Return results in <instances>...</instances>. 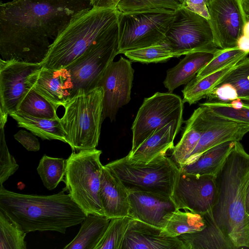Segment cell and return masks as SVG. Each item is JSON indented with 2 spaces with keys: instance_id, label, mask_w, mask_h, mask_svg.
I'll return each instance as SVG.
<instances>
[{
  "instance_id": "1",
  "label": "cell",
  "mask_w": 249,
  "mask_h": 249,
  "mask_svg": "<svg viewBox=\"0 0 249 249\" xmlns=\"http://www.w3.org/2000/svg\"><path fill=\"white\" fill-rule=\"evenodd\" d=\"M92 7L90 0L1 2L0 59L41 64L63 31Z\"/></svg>"
},
{
  "instance_id": "2",
  "label": "cell",
  "mask_w": 249,
  "mask_h": 249,
  "mask_svg": "<svg viewBox=\"0 0 249 249\" xmlns=\"http://www.w3.org/2000/svg\"><path fill=\"white\" fill-rule=\"evenodd\" d=\"M215 177L217 196L211 211L203 215L206 226L186 234L185 241L190 249H249V154L240 141L234 142Z\"/></svg>"
},
{
  "instance_id": "3",
  "label": "cell",
  "mask_w": 249,
  "mask_h": 249,
  "mask_svg": "<svg viewBox=\"0 0 249 249\" xmlns=\"http://www.w3.org/2000/svg\"><path fill=\"white\" fill-rule=\"evenodd\" d=\"M0 209L26 233L56 231L81 223L87 216L83 210L63 190L52 195L21 194L0 186Z\"/></svg>"
},
{
  "instance_id": "4",
  "label": "cell",
  "mask_w": 249,
  "mask_h": 249,
  "mask_svg": "<svg viewBox=\"0 0 249 249\" xmlns=\"http://www.w3.org/2000/svg\"><path fill=\"white\" fill-rule=\"evenodd\" d=\"M116 9L92 7L74 19L50 47L43 67L60 70L78 59L92 44L118 26Z\"/></svg>"
},
{
  "instance_id": "5",
  "label": "cell",
  "mask_w": 249,
  "mask_h": 249,
  "mask_svg": "<svg viewBox=\"0 0 249 249\" xmlns=\"http://www.w3.org/2000/svg\"><path fill=\"white\" fill-rule=\"evenodd\" d=\"M103 98L102 86L87 92L80 89L63 106L60 122L72 152L97 146L103 121Z\"/></svg>"
},
{
  "instance_id": "6",
  "label": "cell",
  "mask_w": 249,
  "mask_h": 249,
  "mask_svg": "<svg viewBox=\"0 0 249 249\" xmlns=\"http://www.w3.org/2000/svg\"><path fill=\"white\" fill-rule=\"evenodd\" d=\"M102 153L96 148L72 152L67 159L65 190L87 215L105 216L99 195Z\"/></svg>"
},
{
  "instance_id": "7",
  "label": "cell",
  "mask_w": 249,
  "mask_h": 249,
  "mask_svg": "<svg viewBox=\"0 0 249 249\" xmlns=\"http://www.w3.org/2000/svg\"><path fill=\"white\" fill-rule=\"evenodd\" d=\"M105 166L128 191L149 192L170 197L179 171L176 163L166 155L147 163L133 161L126 156Z\"/></svg>"
},
{
  "instance_id": "8",
  "label": "cell",
  "mask_w": 249,
  "mask_h": 249,
  "mask_svg": "<svg viewBox=\"0 0 249 249\" xmlns=\"http://www.w3.org/2000/svg\"><path fill=\"white\" fill-rule=\"evenodd\" d=\"M175 17V13L119 12L118 54L164 42Z\"/></svg>"
},
{
  "instance_id": "9",
  "label": "cell",
  "mask_w": 249,
  "mask_h": 249,
  "mask_svg": "<svg viewBox=\"0 0 249 249\" xmlns=\"http://www.w3.org/2000/svg\"><path fill=\"white\" fill-rule=\"evenodd\" d=\"M118 44L117 26L65 68L71 85V98L79 89L87 92L99 87L107 67L118 54Z\"/></svg>"
},
{
  "instance_id": "10",
  "label": "cell",
  "mask_w": 249,
  "mask_h": 249,
  "mask_svg": "<svg viewBox=\"0 0 249 249\" xmlns=\"http://www.w3.org/2000/svg\"><path fill=\"white\" fill-rule=\"evenodd\" d=\"M164 42L176 57L198 52H215L219 49L213 43L209 21L184 7L176 12Z\"/></svg>"
},
{
  "instance_id": "11",
  "label": "cell",
  "mask_w": 249,
  "mask_h": 249,
  "mask_svg": "<svg viewBox=\"0 0 249 249\" xmlns=\"http://www.w3.org/2000/svg\"><path fill=\"white\" fill-rule=\"evenodd\" d=\"M183 102L173 93L156 92L145 98L133 122L132 152L156 131L176 120H182Z\"/></svg>"
},
{
  "instance_id": "12",
  "label": "cell",
  "mask_w": 249,
  "mask_h": 249,
  "mask_svg": "<svg viewBox=\"0 0 249 249\" xmlns=\"http://www.w3.org/2000/svg\"><path fill=\"white\" fill-rule=\"evenodd\" d=\"M189 120L201 131V135L184 165L193 162L204 152L219 144L240 141L249 132V124L218 116L200 105Z\"/></svg>"
},
{
  "instance_id": "13",
  "label": "cell",
  "mask_w": 249,
  "mask_h": 249,
  "mask_svg": "<svg viewBox=\"0 0 249 249\" xmlns=\"http://www.w3.org/2000/svg\"><path fill=\"white\" fill-rule=\"evenodd\" d=\"M216 196L214 176L189 174L179 169L171 197L177 209L203 215L211 211Z\"/></svg>"
},
{
  "instance_id": "14",
  "label": "cell",
  "mask_w": 249,
  "mask_h": 249,
  "mask_svg": "<svg viewBox=\"0 0 249 249\" xmlns=\"http://www.w3.org/2000/svg\"><path fill=\"white\" fill-rule=\"evenodd\" d=\"M41 64L0 59V111L8 115L18 111L23 98L32 89V76L39 71Z\"/></svg>"
},
{
  "instance_id": "15",
  "label": "cell",
  "mask_w": 249,
  "mask_h": 249,
  "mask_svg": "<svg viewBox=\"0 0 249 249\" xmlns=\"http://www.w3.org/2000/svg\"><path fill=\"white\" fill-rule=\"evenodd\" d=\"M207 5L215 46L220 49L236 46L245 23L240 0H209Z\"/></svg>"
},
{
  "instance_id": "16",
  "label": "cell",
  "mask_w": 249,
  "mask_h": 249,
  "mask_svg": "<svg viewBox=\"0 0 249 249\" xmlns=\"http://www.w3.org/2000/svg\"><path fill=\"white\" fill-rule=\"evenodd\" d=\"M134 73L130 61L122 56L107 67L99 85L104 89L103 121L114 120L119 108L130 101Z\"/></svg>"
},
{
  "instance_id": "17",
  "label": "cell",
  "mask_w": 249,
  "mask_h": 249,
  "mask_svg": "<svg viewBox=\"0 0 249 249\" xmlns=\"http://www.w3.org/2000/svg\"><path fill=\"white\" fill-rule=\"evenodd\" d=\"M128 192V216L149 225L164 229L177 209L170 196L145 191Z\"/></svg>"
},
{
  "instance_id": "18",
  "label": "cell",
  "mask_w": 249,
  "mask_h": 249,
  "mask_svg": "<svg viewBox=\"0 0 249 249\" xmlns=\"http://www.w3.org/2000/svg\"><path fill=\"white\" fill-rule=\"evenodd\" d=\"M121 249H187L178 237L168 236L163 229L130 220Z\"/></svg>"
},
{
  "instance_id": "19",
  "label": "cell",
  "mask_w": 249,
  "mask_h": 249,
  "mask_svg": "<svg viewBox=\"0 0 249 249\" xmlns=\"http://www.w3.org/2000/svg\"><path fill=\"white\" fill-rule=\"evenodd\" d=\"M31 88L49 102L57 110L71 98V83L66 70L42 67L31 80Z\"/></svg>"
},
{
  "instance_id": "20",
  "label": "cell",
  "mask_w": 249,
  "mask_h": 249,
  "mask_svg": "<svg viewBox=\"0 0 249 249\" xmlns=\"http://www.w3.org/2000/svg\"><path fill=\"white\" fill-rule=\"evenodd\" d=\"M99 195L104 215L107 218L128 216V190L105 165L102 170Z\"/></svg>"
},
{
  "instance_id": "21",
  "label": "cell",
  "mask_w": 249,
  "mask_h": 249,
  "mask_svg": "<svg viewBox=\"0 0 249 249\" xmlns=\"http://www.w3.org/2000/svg\"><path fill=\"white\" fill-rule=\"evenodd\" d=\"M182 120H176L156 131L127 158L135 162L147 163L161 155H166L174 147V141L180 130Z\"/></svg>"
},
{
  "instance_id": "22",
  "label": "cell",
  "mask_w": 249,
  "mask_h": 249,
  "mask_svg": "<svg viewBox=\"0 0 249 249\" xmlns=\"http://www.w3.org/2000/svg\"><path fill=\"white\" fill-rule=\"evenodd\" d=\"M216 51L187 54L177 65L167 70L163 84L169 92L172 93L176 88L191 81L213 59Z\"/></svg>"
},
{
  "instance_id": "23",
  "label": "cell",
  "mask_w": 249,
  "mask_h": 249,
  "mask_svg": "<svg viewBox=\"0 0 249 249\" xmlns=\"http://www.w3.org/2000/svg\"><path fill=\"white\" fill-rule=\"evenodd\" d=\"M235 141L216 145L202 154L196 160L179 167L184 173L215 176L232 149Z\"/></svg>"
},
{
  "instance_id": "24",
  "label": "cell",
  "mask_w": 249,
  "mask_h": 249,
  "mask_svg": "<svg viewBox=\"0 0 249 249\" xmlns=\"http://www.w3.org/2000/svg\"><path fill=\"white\" fill-rule=\"evenodd\" d=\"M104 215L89 213L81 222L79 232L64 249H95L110 221Z\"/></svg>"
},
{
  "instance_id": "25",
  "label": "cell",
  "mask_w": 249,
  "mask_h": 249,
  "mask_svg": "<svg viewBox=\"0 0 249 249\" xmlns=\"http://www.w3.org/2000/svg\"><path fill=\"white\" fill-rule=\"evenodd\" d=\"M17 122L18 126L29 130L42 140H59L67 143L66 133L60 118H40L17 111L9 114Z\"/></svg>"
},
{
  "instance_id": "26",
  "label": "cell",
  "mask_w": 249,
  "mask_h": 249,
  "mask_svg": "<svg viewBox=\"0 0 249 249\" xmlns=\"http://www.w3.org/2000/svg\"><path fill=\"white\" fill-rule=\"evenodd\" d=\"M238 62H234L200 80L196 81L192 79L186 84L182 91L183 103H188L191 105L206 97L212 90L220 84Z\"/></svg>"
},
{
  "instance_id": "27",
  "label": "cell",
  "mask_w": 249,
  "mask_h": 249,
  "mask_svg": "<svg viewBox=\"0 0 249 249\" xmlns=\"http://www.w3.org/2000/svg\"><path fill=\"white\" fill-rule=\"evenodd\" d=\"M206 226L203 215L189 210L177 209L168 219L163 230L169 236H178L199 231Z\"/></svg>"
},
{
  "instance_id": "28",
  "label": "cell",
  "mask_w": 249,
  "mask_h": 249,
  "mask_svg": "<svg viewBox=\"0 0 249 249\" xmlns=\"http://www.w3.org/2000/svg\"><path fill=\"white\" fill-rule=\"evenodd\" d=\"M185 0H121L116 9L122 13L158 12L175 14Z\"/></svg>"
},
{
  "instance_id": "29",
  "label": "cell",
  "mask_w": 249,
  "mask_h": 249,
  "mask_svg": "<svg viewBox=\"0 0 249 249\" xmlns=\"http://www.w3.org/2000/svg\"><path fill=\"white\" fill-rule=\"evenodd\" d=\"M67 160L44 155L39 161L37 172L44 186L52 190L61 181H64Z\"/></svg>"
},
{
  "instance_id": "30",
  "label": "cell",
  "mask_w": 249,
  "mask_h": 249,
  "mask_svg": "<svg viewBox=\"0 0 249 249\" xmlns=\"http://www.w3.org/2000/svg\"><path fill=\"white\" fill-rule=\"evenodd\" d=\"M26 234L0 209V249H26Z\"/></svg>"
},
{
  "instance_id": "31",
  "label": "cell",
  "mask_w": 249,
  "mask_h": 249,
  "mask_svg": "<svg viewBox=\"0 0 249 249\" xmlns=\"http://www.w3.org/2000/svg\"><path fill=\"white\" fill-rule=\"evenodd\" d=\"M18 111L40 118H59L53 105L32 89L23 98Z\"/></svg>"
},
{
  "instance_id": "32",
  "label": "cell",
  "mask_w": 249,
  "mask_h": 249,
  "mask_svg": "<svg viewBox=\"0 0 249 249\" xmlns=\"http://www.w3.org/2000/svg\"><path fill=\"white\" fill-rule=\"evenodd\" d=\"M201 135V131L189 119L182 136L173 148L171 158L179 167L184 163L196 146Z\"/></svg>"
},
{
  "instance_id": "33",
  "label": "cell",
  "mask_w": 249,
  "mask_h": 249,
  "mask_svg": "<svg viewBox=\"0 0 249 249\" xmlns=\"http://www.w3.org/2000/svg\"><path fill=\"white\" fill-rule=\"evenodd\" d=\"M248 54L240 50L237 46L225 49H219L213 59L197 73L193 80H200L234 62H240L247 57Z\"/></svg>"
},
{
  "instance_id": "34",
  "label": "cell",
  "mask_w": 249,
  "mask_h": 249,
  "mask_svg": "<svg viewBox=\"0 0 249 249\" xmlns=\"http://www.w3.org/2000/svg\"><path fill=\"white\" fill-rule=\"evenodd\" d=\"M124 55L134 62L142 63H158L176 57L164 42L125 52Z\"/></svg>"
},
{
  "instance_id": "35",
  "label": "cell",
  "mask_w": 249,
  "mask_h": 249,
  "mask_svg": "<svg viewBox=\"0 0 249 249\" xmlns=\"http://www.w3.org/2000/svg\"><path fill=\"white\" fill-rule=\"evenodd\" d=\"M131 219L128 216L111 219L95 249H121Z\"/></svg>"
},
{
  "instance_id": "36",
  "label": "cell",
  "mask_w": 249,
  "mask_h": 249,
  "mask_svg": "<svg viewBox=\"0 0 249 249\" xmlns=\"http://www.w3.org/2000/svg\"><path fill=\"white\" fill-rule=\"evenodd\" d=\"M225 83L235 88L239 99L249 102V57L238 62L219 85Z\"/></svg>"
},
{
  "instance_id": "37",
  "label": "cell",
  "mask_w": 249,
  "mask_h": 249,
  "mask_svg": "<svg viewBox=\"0 0 249 249\" xmlns=\"http://www.w3.org/2000/svg\"><path fill=\"white\" fill-rule=\"evenodd\" d=\"M244 101L242 107L235 109L228 103L208 101L200 105L207 107L215 115L228 120L249 124V102Z\"/></svg>"
},
{
  "instance_id": "38",
  "label": "cell",
  "mask_w": 249,
  "mask_h": 249,
  "mask_svg": "<svg viewBox=\"0 0 249 249\" xmlns=\"http://www.w3.org/2000/svg\"><path fill=\"white\" fill-rule=\"evenodd\" d=\"M19 166L9 151L6 144L4 125H0V186L18 169Z\"/></svg>"
},
{
  "instance_id": "39",
  "label": "cell",
  "mask_w": 249,
  "mask_h": 249,
  "mask_svg": "<svg viewBox=\"0 0 249 249\" xmlns=\"http://www.w3.org/2000/svg\"><path fill=\"white\" fill-rule=\"evenodd\" d=\"M210 101L228 103L237 99L238 95L235 88L230 84L219 85L207 96Z\"/></svg>"
},
{
  "instance_id": "40",
  "label": "cell",
  "mask_w": 249,
  "mask_h": 249,
  "mask_svg": "<svg viewBox=\"0 0 249 249\" xmlns=\"http://www.w3.org/2000/svg\"><path fill=\"white\" fill-rule=\"evenodd\" d=\"M14 137L28 151L36 152L39 150V141L32 133L20 130L14 135Z\"/></svg>"
},
{
  "instance_id": "41",
  "label": "cell",
  "mask_w": 249,
  "mask_h": 249,
  "mask_svg": "<svg viewBox=\"0 0 249 249\" xmlns=\"http://www.w3.org/2000/svg\"><path fill=\"white\" fill-rule=\"evenodd\" d=\"M183 7L199 15L208 20L210 19V15L205 0H186L184 3Z\"/></svg>"
},
{
  "instance_id": "42",
  "label": "cell",
  "mask_w": 249,
  "mask_h": 249,
  "mask_svg": "<svg viewBox=\"0 0 249 249\" xmlns=\"http://www.w3.org/2000/svg\"><path fill=\"white\" fill-rule=\"evenodd\" d=\"M93 7L116 9L121 0H90Z\"/></svg>"
},
{
  "instance_id": "43",
  "label": "cell",
  "mask_w": 249,
  "mask_h": 249,
  "mask_svg": "<svg viewBox=\"0 0 249 249\" xmlns=\"http://www.w3.org/2000/svg\"><path fill=\"white\" fill-rule=\"evenodd\" d=\"M236 46L242 51L249 54V37L244 35L241 36L237 41Z\"/></svg>"
},
{
  "instance_id": "44",
  "label": "cell",
  "mask_w": 249,
  "mask_h": 249,
  "mask_svg": "<svg viewBox=\"0 0 249 249\" xmlns=\"http://www.w3.org/2000/svg\"><path fill=\"white\" fill-rule=\"evenodd\" d=\"M243 35L249 37V19L246 21L243 29Z\"/></svg>"
},
{
  "instance_id": "45",
  "label": "cell",
  "mask_w": 249,
  "mask_h": 249,
  "mask_svg": "<svg viewBox=\"0 0 249 249\" xmlns=\"http://www.w3.org/2000/svg\"><path fill=\"white\" fill-rule=\"evenodd\" d=\"M246 211L247 214L249 216V187L247 192L246 199Z\"/></svg>"
},
{
  "instance_id": "46",
  "label": "cell",
  "mask_w": 249,
  "mask_h": 249,
  "mask_svg": "<svg viewBox=\"0 0 249 249\" xmlns=\"http://www.w3.org/2000/svg\"><path fill=\"white\" fill-rule=\"evenodd\" d=\"M186 0H185V1H186ZM209 0H205L206 3H207L208 1H209Z\"/></svg>"
},
{
  "instance_id": "47",
  "label": "cell",
  "mask_w": 249,
  "mask_h": 249,
  "mask_svg": "<svg viewBox=\"0 0 249 249\" xmlns=\"http://www.w3.org/2000/svg\"><path fill=\"white\" fill-rule=\"evenodd\" d=\"M249 18H247L246 21H247V20H249Z\"/></svg>"
}]
</instances>
